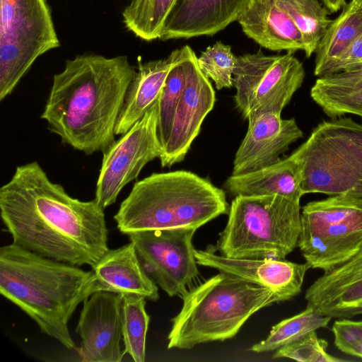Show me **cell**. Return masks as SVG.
Wrapping results in <instances>:
<instances>
[{
    "label": "cell",
    "mask_w": 362,
    "mask_h": 362,
    "mask_svg": "<svg viewBox=\"0 0 362 362\" xmlns=\"http://www.w3.org/2000/svg\"><path fill=\"white\" fill-rule=\"evenodd\" d=\"M182 299L180 313L171 319L169 349L231 339L254 313L283 302L273 289L225 272L188 291Z\"/></svg>",
    "instance_id": "cell-5"
},
{
    "label": "cell",
    "mask_w": 362,
    "mask_h": 362,
    "mask_svg": "<svg viewBox=\"0 0 362 362\" xmlns=\"http://www.w3.org/2000/svg\"><path fill=\"white\" fill-rule=\"evenodd\" d=\"M0 214L12 243L42 257L92 267L110 250L104 209L71 197L37 161L1 187Z\"/></svg>",
    "instance_id": "cell-1"
},
{
    "label": "cell",
    "mask_w": 362,
    "mask_h": 362,
    "mask_svg": "<svg viewBox=\"0 0 362 362\" xmlns=\"http://www.w3.org/2000/svg\"><path fill=\"white\" fill-rule=\"evenodd\" d=\"M331 330L334 345L339 351L362 359V320L338 318Z\"/></svg>",
    "instance_id": "cell-32"
},
{
    "label": "cell",
    "mask_w": 362,
    "mask_h": 362,
    "mask_svg": "<svg viewBox=\"0 0 362 362\" xmlns=\"http://www.w3.org/2000/svg\"><path fill=\"white\" fill-rule=\"evenodd\" d=\"M310 96L331 118L345 114L362 117V67L319 77Z\"/></svg>",
    "instance_id": "cell-23"
},
{
    "label": "cell",
    "mask_w": 362,
    "mask_h": 362,
    "mask_svg": "<svg viewBox=\"0 0 362 362\" xmlns=\"http://www.w3.org/2000/svg\"><path fill=\"white\" fill-rule=\"evenodd\" d=\"M194 254L198 264L235 274L272 288L280 295L283 301L300 293L305 274L310 269L307 262L230 258L216 255L214 246H209L204 250H195Z\"/></svg>",
    "instance_id": "cell-16"
},
{
    "label": "cell",
    "mask_w": 362,
    "mask_h": 362,
    "mask_svg": "<svg viewBox=\"0 0 362 362\" xmlns=\"http://www.w3.org/2000/svg\"><path fill=\"white\" fill-rule=\"evenodd\" d=\"M298 247L310 268L324 272L362 250V198L340 194L302 208Z\"/></svg>",
    "instance_id": "cell-8"
},
{
    "label": "cell",
    "mask_w": 362,
    "mask_h": 362,
    "mask_svg": "<svg viewBox=\"0 0 362 362\" xmlns=\"http://www.w3.org/2000/svg\"><path fill=\"white\" fill-rule=\"evenodd\" d=\"M122 303L119 293L96 291L83 301L76 328L83 362H121Z\"/></svg>",
    "instance_id": "cell-14"
},
{
    "label": "cell",
    "mask_w": 362,
    "mask_h": 362,
    "mask_svg": "<svg viewBox=\"0 0 362 362\" xmlns=\"http://www.w3.org/2000/svg\"><path fill=\"white\" fill-rule=\"evenodd\" d=\"M158 100L126 133L103 153L95 199L103 208L114 204L124 186L137 178L144 167L160 158Z\"/></svg>",
    "instance_id": "cell-11"
},
{
    "label": "cell",
    "mask_w": 362,
    "mask_h": 362,
    "mask_svg": "<svg viewBox=\"0 0 362 362\" xmlns=\"http://www.w3.org/2000/svg\"><path fill=\"white\" fill-rule=\"evenodd\" d=\"M225 192L187 170L152 173L136 182L114 216L120 233L197 229L228 214Z\"/></svg>",
    "instance_id": "cell-4"
},
{
    "label": "cell",
    "mask_w": 362,
    "mask_h": 362,
    "mask_svg": "<svg viewBox=\"0 0 362 362\" xmlns=\"http://www.w3.org/2000/svg\"><path fill=\"white\" fill-rule=\"evenodd\" d=\"M303 136L295 119H282L280 112H268L250 118L247 133L235 155L232 175L278 162L289 146Z\"/></svg>",
    "instance_id": "cell-15"
},
{
    "label": "cell",
    "mask_w": 362,
    "mask_h": 362,
    "mask_svg": "<svg viewBox=\"0 0 362 362\" xmlns=\"http://www.w3.org/2000/svg\"><path fill=\"white\" fill-rule=\"evenodd\" d=\"M290 156L300 165L302 191L362 198V124L323 121Z\"/></svg>",
    "instance_id": "cell-7"
},
{
    "label": "cell",
    "mask_w": 362,
    "mask_h": 362,
    "mask_svg": "<svg viewBox=\"0 0 362 362\" xmlns=\"http://www.w3.org/2000/svg\"><path fill=\"white\" fill-rule=\"evenodd\" d=\"M362 35V0H351L331 22L316 50L314 74H329L332 67Z\"/></svg>",
    "instance_id": "cell-24"
},
{
    "label": "cell",
    "mask_w": 362,
    "mask_h": 362,
    "mask_svg": "<svg viewBox=\"0 0 362 362\" xmlns=\"http://www.w3.org/2000/svg\"><path fill=\"white\" fill-rule=\"evenodd\" d=\"M191 49L189 45L183 47V53L170 69L158 99V134L163 148L170 136L175 110L185 88L186 60Z\"/></svg>",
    "instance_id": "cell-29"
},
{
    "label": "cell",
    "mask_w": 362,
    "mask_h": 362,
    "mask_svg": "<svg viewBox=\"0 0 362 362\" xmlns=\"http://www.w3.org/2000/svg\"><path fill=\"white\" fill-rule=\"evenodd\" d=\"M291 18L300 32L305 56L309 58L315 50L332 21L329 11L319 0H275Z\"/></svg>",
    "instance_id": "cell-25"
},
{
    "label": "cell",
    "mask_w": 362,
    "mask_h": 362,
    "mask_svg": "<svg viewBox=\"0 0 362 362\" xmlns=\"http://www.w3.org/2000/svg\"><path fill=\"white\" fill-rule=\"evenodd\" d=\"M96 291L135 294L159 299L158 285L144 269L134 245L129 243L109 250L91 269Z\"/></svg>",
    "instance_id": "cell-19"
},
{
    "label": "cell",
    "mask_w": 362,
    "mask_h": 362,
    "mask_svg": "<svg viewBox=\"0 0 362 362\" xmlns=\"http://www.w3.org/2000/svg\"><path fill=\"white\" fill-rule=\"evenodd\" d=\"M177 0H132L122 12L126 28L136 37L160 39L165 21Z\"/></svg>",
    "instance_id": "cell-27"
},
{
    "label": "cell",
    "mask_w": 362,
    "mask_h": 362,
    "mask_svg": "<svg viewBox=\"0 0 362 362\" xmlns=\"http://www.w3.org/2000/svg\"><path fill=\"white\" fill-rule=\"evenodd\" d=\"M305 70L294 52L237 57L233 71L235 107L245 119L268 112L281 113L301 86Z\"/></svg>",
    "instance_id": "cell-10"
},
{
    "label": "cell",
    "mask_w": 362,
    "mask_h": 362,
    "mask_svg": "<svg viewBox=\"0 0 362 362\" xmlns=\"http://www.w3.org/2000/svg\"><path fill=\"white\" fill-rule=\"evenodd\" d=\"M59 45L47 0H0V100L39 57Z\"/></svg>",
    "instance_id": "cell-9"
},
{
    "label": "cell",
    "mask_w": 362,
    "mask_h": 362,
    "mask_svg": "<svg viewBox=\"0 0 362 362\" xmlns=\"http://www.w3.org/2000/svg\"><path fill=\"white\" fill-rule=\"evenodd\" d=\"M238 21L250 39L272 51L304 50L303 36L275 0H252Z\"/></svg>",
    "instance_id": "cell-20"
},
{
    "label": "cell",
    "mask_w": 362,
    "mask_h": 362,
    "mask_svg": "<svg viewBox=\"0 0 362 362\" xmlns=\"http://www.w3.org/2000/svg\"><path fill=\"white\" fill-rule=\"evenodd\" d=\"M186 66L185 88L175 110L170 136L159 158L162 167H170L185 158L216 102L214 89L199 68L192 49Z\"/></svg>",
    "instance_id": "cell-13"
},
{
    "label": "cell",
    "mask_w": 362,
    "mask_h": 362,
    "mask_svg": "<svg viewBox=\"0 0 362 362\" xmlns=\"http://www.w3.org/2000/svg\"><path fill=\"white\" fill-rule=\"evenodd\" d=\"M92 271L38 255L11 243L0 248V293L26 313L40 331L68 349L76 348L69 322L95 292Z\"/></svg>",
    "instance_id": "cell-3"
},
{
    "label": "cell",
    "mask_w": 362,
    "mask_h": 362,
    "mask_svg": "<svg viewBox=\"0 0 362 362\" xmlns=\"http://www.w3.org/2000/svg\"><path fill=\"white\" fill-rule=\"evenodd\" d=\"M236 61L237 57L232 52L231 47L221 41L206 47L197 57L199 68L206 77L214 82L218 90L233 86Z\"/></svg>",
    "instance_id": "cell-30"
},
{
    "label": "cell",
    "mask_w": 362,
    "mask_h": 362,
    "mask_svg": "<svg viewBox=\"0 0 362 362\" xmlns=\"http://www.w3.org/2000/svg\"><path fill=\"white\" fill-rule=\"evenodd\" d=\"M252 0H177L163 26L160 40L213 35L238 18Z\"/></svg>",
    "instance_id": "cell-18"
},
{
    "label": "cell",
    "mask_w": 362,
    "mask_h": 362,
    "mask_svg": "<svg viewBox=\"0 0 362 362\" xmlns=\"http://www.w3.org/2000/svg\"><path fill=\"white\" fill-rule=\"evenodd\" d=\"M328 342L313 331L298 341L276 350L274 358H290L300 362H341L327 351Z\"/></svg>",
    "instance_id": "cell-31"
},
{
    "label": "cell",
    "mask_w": 362,
    "mask_h": 362,
    "mask_svg": "<svg viewBox=\"0 0 362 362\" xmlns=\"http://www.w3.org/2000/svg\"><path fill=\"white\" fill-rule=\"evenodd\" d=\"M122 334L124 354L135 362H144L146 339L150 317L146 311V298L135 294H122Z\"/></svg>",
    "instance_id": "cell-28"
},
{
    "label": "cell",
    "mask_w": 362,
    "mask_h": 362,
    "mask_svg": "<svg viewBox=\"0 0 362 362\" xmlns=\"http://www.w3.org/2000/svg\"><path fill=\"white\" fill-rule=\"evenodd\" d=\"M330 13L337 12L345 4V0H321Z\"/></svg>",
    "instance_id": "cell-34"
},
{
    "label": "cell",
    "mask_w": 362,
    "mask_h": 362,
    "mask_svg": "<svg viewBox=\"0 0 362 362\" xmlns=\"http://www.w3.org/2000/svg\"><path fill=\"white\" fill-rule=\"evenodd\" d=\"M182 53L183 47L165 59L139 62L116 124V135L126 133L158 100L170 69Z\"/></svg>",
    "instance_id": "cell-21"
},
{
    "label": "cell",
    "mask_w": 362,
    "mask_h": 362,
    "mask_svg": "<svg viewBox=\"0 0 362 362\" xmlns=\"http://www.w3.org/2000/svg\"><path fill=\"white\" fill-rule=\"evenodd\" d=\"M332 317L319 314L307 304L301 313L285 319L272 327L266 339L250 349L255 353L268 352L300 340L318 329L327 327Z\"/></svg>",
    "instance_id": "cell-26"
},
{
    "label": "cell",
    "mask_w": 362,
    "mask_h": 362,
    "mask_svg": "<svg viewBox=\"0 0 362 362\" xmlns=\"http://www.w3.org/2000/svg\"><path fill=\"white\" fill-rule=\"evenodd\" d=\"M299 164L290 156L258 170L229 176L224 189L233 196L281 195L300 199L303 195Z\"/></svg>",
    "instance_id": "cell-22"
},
{
    "label": "cell",
    "mask_w": 362,
    "mask_h": 362,
    "mask_svg": "<svg viewBox=\"0 0 362 362\" xmlns=\"http://www.w3.org/2000/svg\"><path fill=\"white\" fill-rule=\"evenodd\" d=\"M197 229L179 228L143 230L128 234L141 264L170 297L182 298L199 271L192 244Z\"/></svg>",
    "instance_id": "cell-12"
},
{
    "label": "cell",
    "mask_w": 362,
    "mask_h": 362,
    "mask_svg": "<svg viewBox=\"0 0 362 362\" xmlns=\"http://www.w3.org/2000/svg\"><path fill=\"white\" fill-rule=\"evenodd\" d=\"M136 70L126 56L83 54L66 61L54 76L40 117L62 142L86 155L104 152Z\"/></svg>",
    "instance_id": "cell-2"
},
{
    "label": "cell",
    "mask_w": 362,
    "mask_h": 362,
    "mask_svg": "<svg viewBox=\"0 0 362 362\" xmlns=\"http://www.w3.org/2000/svg\"><path fill=\"white\" fill-rule=\"evenodd\" d=\"M362 67V35L359 36L332 67L329 74Z\"/></svg>",
    "instance_id": "cell-33"
},
{
    "label": "cell",
    "mask_w": 362,
    "mask_h": 362,
    "mask_svg": "<svg viewBox=\"0 0 362 362\" xmlns=\"http://www.w3.org/2000/svg\"><path fill=\"white\" fill-rule=\"evenodd\" d=\"M305 298L317 313L332 318L362 315V250L324 272L308 288Z\"/></svg>",
    "instance_id": "cell-17"
},
{
    "label": "cell",
    "mask_w": 362,
    "mask_h": 362,
    "mask_svg": "<svg viewBox=\"0 0 362 362\" xmlns=\"http://www.w3.org/2000/svg\"><path fill=\"white\" fill-rule=\"evenodd\" d=\"M300 200L276 194L235 196L216 251L235 259H285L298 247Z\"/></svg>",
    "instance_id": "cell-6"
}]
</instances>
